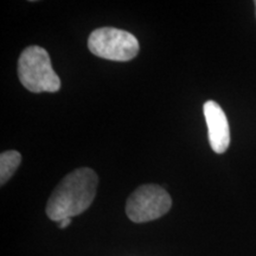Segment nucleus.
Listing matches in <instances>:
<instances>
[{
    "mask_svg": "<svg viewBox=\"0 0 256 256\" xmlns=\"http://www.w3.org/2000/svg\"><path fill=\"white\" fill-rule=\"evenodd\" d=\"M98 184V177L94 170H74L60 182L51 194L46 209L48 217L51 220L60 222L82 214L92 206Z\"/></svg>",
    "mask_w": 256,
    "mask_h": 256,
    "instance_id": "obj_1",
    "label": "nucleus"
},
{
    "mask_svg": "<svg viewBox=\"0 0 256 256\" xmlns=\"http://www.w3.org/2000/svg\"><path fill=\"white\" fill-rule=\"evenodd\" d=\"M18 78L22 84L31 92H56L60 80L55 72L49 54L38 46H28L18 60Z\"/></svg>",
    "mask_w": 256,
    "mask_h": 256,
    "instance_id": "obj_2",
    "label": "nucleus"
},
{
    "mask_svg": "<svg viewBox=\"0 0 256 256\" xmlns=\"http://www.w3.org/2000/svg\"><path fill=\"white\" fill-rule=\"evenodd\" d=\"M88 49L100 58L128 62L139 52V42L130 32L116 28H96L88 38Z\"/></svg>",
    "mask_w": 256,
    "mask_h": 256,
    "instance_id": "obj_3",
    "label": "nucleus"
},
{
    "mask_svg": "<svg viewBox=\"0 0 256 256\" xmlns=\"http://www.w3.org/2000/svg\"><path fill=\"white\" fill-rule=\"evenodd\" d=\"M172 206L170 194L154 184L142 185L127 200L126 214L134 223L151 222L168 212Z\"/></svg>",
    "mask_w": 256,
    "mask_h": 256,
    "instance_id": "obj_4",
    "label": "nucleus"
},
{
    "mask_svg": "<svg viewBox=\"0 0 256 256\" xmlns=\"http://www.w3.org/2000/svg\"><path fill=\"white\" fill-rule=\"evenodd\" d=\"M208 126V138L212 151L222 154L230 145V127L226 115L217 102L209 100L203 106Z\"/></svg>",
    "mask_w": 256,
    "mask_h": 256,
    "instance_id": "obj_5",
    "label": "nucleus"
},
{
    "mask_svg": "<svg viewBox=\"0 0 256 256\" xmlns=\"http://www.w3.org/2000/svg\"><path fill=\"white\" fill-rule=\"evenodd\" d=\"M22 162V156L17 151H6L0 156V184L5 185L17 171Z\"/></svg>",
    "mask_w": 256,
    "mask_h": 256,
    "instance_id": "obj_6",
    "label": "nucleus"
},
{
    "mask_svg": "<svg viewBox=\"0 0 256 256\" xmlns=\"http://www.w3.org/2000/svg\"><path fill=\"white\" fill-rule=\"evenodd\" d=\"M58 223H60L58 224L60 228V229H64V228H66V226H69L70 224H72V218H64V220H62Z\"/></svg>",
    "mask_w": 256,
    "mask_h": 256,
    "instance_id": "obj_7",
    "label": "nucleus"
},
{
    "mask_svg": "<svg viewBox=\"0 0 256 256\" xmlns=\"http://www.w3.org/2000/svg\"><path fill=\"white\" fill-rule=\"evenodd\" d=\"M254 4H255V8H256V2H254Z\"/></svg>",
    "mask_w": 256,
    "mask_h": 256,
    "instance_id": "obj_8",
    "label": "nucleus"
}]
</instances>
